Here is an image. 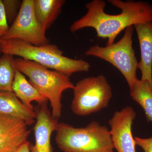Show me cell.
Returning <instances> with one entry per match:
<instances>
[{
  "label": "cell",
  "mask_w": 152,
  "mask_h": 152,
  "mask_svg": "<svg viewBox=\"0 0 152 152\" xmlns=\"http://www.w3.org/2000/svg\"><path fill=\"white\" fill-rule=\"evenodd\" d=\"M131 97L143 109L147 120L152 123V87L147 81L136 80L130 88Z\"/></svg>",
  "instance_id": "15"
},
{
  "label": "cell",
  "mask_w": 152,
  "mask_h": 152,
  "mask_svg": "<svg viewBox=\"0 0 152 152\" xmlns=\"http://www.w3.org/2000/svg\"><path fill=\"white\" fill-rule=\"evenodd\" d=\"M28 126L23 120L0 114V152H13L28 141Z\"/></svg>",
  "instance_id": "10"
},
{
  "label": "cell",
  "mask_w": 152,
  "mask_h": 152,
  "mask_svg": "<svg viewBox=\"0 0 152 152\" xmlns=\"http://www.w3.org/2000/svg\"><path fill=\"white\" fill-rule=\"evenodd\" d=\"M136 145L142 148L145 152H152V137L148 138L135 137Z\"/></svg>",
  "instance_id": "19"
},
{
  "label": "cell",
  "mask_w": 152,
  "mask_h": 152,
  "mask_svg": "<svg viewBox=\"0 0 152 152\" xmlns=\"http://www.w3.org/2000/svg\"><path fill=\"white\" fill-rule=\"evenodd\" d=\"M45 32L36 18L34 0H23L16 18L7 33L0 39L20 40L34 45H43L49 44Z\"/></svg>",
  "instance_id": "7"
},
{
  "label": "cell",
  "mask_w": 152,
  "mask_h": 152,
  "mask_svg": "<svg viewBox=\"0 0 152 152\" xmlns=\"http://www.w3.org/2000/svg\"><path fill=\"white\" fill-rule=\"evenodd\" d=\"M0 45H1V43H0Z\"/></svg>",
  "instance_id": "22"
},
{
  "label": "cell",
  "mask_w": 152,
  "mask_h": 152,
  "mask_svg": "<svg viewBox=\"0 0 152 152\" xmlns=\"http://www.w3.org/2000/svg\"><path fill=\"white\" fill-rule=\"evenodd\" d=\"M12 91L21 102L31 110H34L31 104L33 101L39 104L48 101L30 83L23 74L16 69L13 83Z\"/></svg>",
  "instance_id": "13"
},
{
  "label": "cell",
  "mask_w": 152,
  "mask_h": 152,
  "mask_svg": "<svg viewBox=\"0 0 152 152\" xmlns=\"http://www.w3.org/2000/svg\"><path fill=\"white\" fill-rule=\"evenodd\" d=\"M137 35L141 59L138 69L141 72V79L147 81L152 87V22L134 26Z\"/></svg>",
  "instance_id": "11"
},
{
  "label": "cell",
  "mask_w": 152,
  "mask_h": 152,
  "mask_svg": "<svg viewBox=\"0 0 152 152\" xmlns=\"http://www.w3.org/2000/svg\"><path fill=\"white\" fill-rule=\"evenodd\" d=\"M73 90L71 108L79 116L88 115L107 107L113 96L111 87L102 75L82 79Z\"/></svg>",
  "instance_id": "6"
},
{
  "label": "cell",
  "mask_w": 152,
  "mask_h": 152,
  "mask_svg": "<svg viewBox=\"0 0 152 152\" xmlns=\"http://www.w3.org/2000/svg\"><path fill=\"white\" fill-rule=\"evenodd\" d=\"M2 52L1 50V48H0V55H1V53Z\"/></svg>",
  "instance_id": "21"
},
{
  "label": "cell",
  "mask_w": 152,
  "mask_h": 152,
  "mask_svg": "<svg viewBox=\"0 0 152 152\" xmlns=\"http://www.w3.org/2000/svg\"><path fill=\"white\" fill-rule=\"evenodd\" d=\"M13 56L3 54L0 57V92H13L16 68Z\"/></svg>",
  "instance_id": "16"
},
{
  "label": "cell",
  "mask_w": 152,
  "mask_h": 152,
  "mask_svg": "<svg viewBox=\"0 0 152 152\" xmlns=\"http://www.w3.org/2000/svg\"><path fill=\"white\" fill-rule=\"evenodd\" d=\"M109 3L121 9L118 15H109L104 11L106 2L93 0L86 5L87 13L71 25L74 33L84 28H94L98 37L107 39V45L114 43L120 33L129 27L152 22V4L142 1L109 0Z\"/></svg>",
  "instance_id": "1"
},
{
  "label": "cell",
  "mask_w": 152,
  "mask_h": 152,
  "mask_svg": "<svg viewBox=\"0 0 152 152\" xmlns=\"http://www.w3.org/2000/svg\"><path fill=\"white\" fill-rule=\"evenodd\" d=\"M30 145L31 143L30 142H26L13 152H31L30 149Z\"/></svg>",
  "instance_id": "20"
},
{
  "label": "cell",
  "mask_w": 152,
  "mask_h": 152,
  "mask_svg": "<svg viewBox=\"0 0 152 152\" xmlns=\"http://www.w3.org/2000/svg\"><path fill=\"white\" fill-rule=\"evenodd\" d=\"M65 3L64 0H34L36 18L45 31L56 20Z\"/></svg>",
  "instance_id": "14"
},
{
  "label": "cell",
  "mask_w": 152,
  "mask_h": 152,
  "mask_svg": "<svg viewBox=\"0 0 152 152\" xmlns=\"http://www.w3.org/2000/svg\"><path fill=\"white\" fill-rule=\"evenodd\" d=\"M56 132V143L63 152H114L110 130L96 121L81 128L59 123Z\"/></svg>",
  "instance_id": "3"
},
{
  "label": "cell",
  "mask_w": 152,
  "mask_h": 152,
  "mask_svg": "<svg viewBox=\"0 0 152 152\" xmlns=\"http://www.w3.org/2000/svg\"><path fill=\"white\" fill-rule=\"evenodd\" d=\"M14 63L16 69L27 76L30 83L50 101L52 116L58 119L62 114L63 93L75 87L69 76L22 58L15 59Z\"/></svg>",
  "instance_id": "4"
},
{
  "label": "cell",
  "mask_w": 152,
  "mask_h": 152,
  "mask_svg": "<svg viewBox=\"0 0 152 152\" xmlns=\"http://www.w3.org/2000/svg\"><path fill=\"white\" fill-rule=\"evenodd\" d=\"M36 122L34 131L35 142L31 144V152H55L52 146V134L56 130L58 119L52 116L48 107V102L38 104L34 108Z\"/></svg>",
  "instance_id": "9"
},
{
  "label": "cell",
  "mask_w": 152,
  "mask_h": 152,
  "mask_svg": "<svg viewBox=\"0 0 152 152\" xmlns=\"http://www.w3.org/2000/svg\"><path fill=\"white\" fill-rule=\"evenodd\" d=\"M134 26L126 29L118 42L105 47L92 46L85 53L86 56L97 57L111 64L120 71L130 88L136 80L138 62L133 48Z\"/></svg>",
  "instance_id": "5"
},
{
  "label": "cell",
  "mask_w": 152,
  "mask_h": 152,
  "mask_svg": "<svg viewBox=\"0 0 152 152\" xmlns=\"http://www.w3.org/2000/svg\"><path fill=\"white\" fill-rule=\"evenodd\" d=\"M137 116L134 108L127 106L114 113L108 121L115 149L118 152H137L132 133L133 122Z\"/></svg>",
  "instance_id": "8"
},
{
  "label": "cell",
  "mask_w": 152,
  "mask_h": 152,
  "mask_svg": "<svg viewBox=\"0 0 152 152\" xmlns=\"http://www.w3.org/2000/svg\"><path fill=\"white\" fill-rule=\"evenodd\" d=\"M0 114L23 120L29 126L35 122L34 110L25 106L13 92H0Z\"/></svg>",
  "instance_id": "12"
},
{
  "label": "cell",
  "mask_w": 152,
  "mask_h": 152,
  "mask_svg": "<svg viewBox=\"0 0 152 152\" xmlns=\"http://www.w3.org/2000/svg\"><path fill=\"white\" fill-rule=\"evenodd\" d=\"M8 23L12 24L16 18L20 9L22 1L19 0H2Z\"/></svg>",
  "instance_id": "17"
},
{
  "label": "cell",
  "mask_w": 152,
  "mask_h": 152,
  "mask_svg": "<svg viewBox=\"0 0 152 152\" xmlns=\"http://www.w3.org/2000/svg\"><path fill=\"white\" fill-rule=\"evenodd\" d=\"M0 43L3 54L21 57L69 76L79 72H88L91 67L89 63L84 60L65 56L56 45L35 46L20 40L1 39Z\"/></svg>",
  "instance_id": "2"
},
{
  "label": "cell",
  "mask_w": 152,
  "mask_h": 152,
  "mask_svg": "<svg viewBox=\"0 0 152 152\" xmlns=\"http://www.w3.org/2000/svg\"><path fill=\"white\" fill-rule=\"evenodd\" d=\"M9 28L2 1L0 0V38L5 35Z\"/></svg>",
  "instance_id": "18"
}]
</instances>
